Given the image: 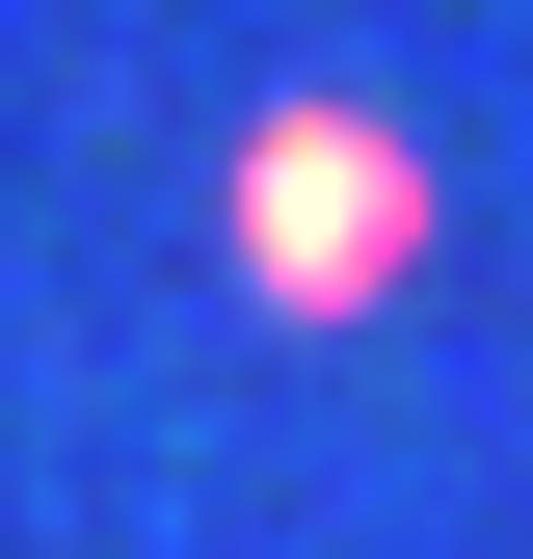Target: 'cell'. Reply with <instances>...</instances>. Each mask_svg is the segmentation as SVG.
I'll use <instances>...</instances> for the list:
<instances>
[{"label": "cell", "mask_w": 533, "mask_h": 559, "mask_svg": "<svg viewBox=\"0 0 533 559\" xmlns=\"http://www.w3.org/2000/svg\"><path fill=\"white\" fill-rule=\"evenodd\" d=\"M266 240H347V294H374V240H400V160H374V133H320V160H266Z\"/></svg>", "instance_id": "1"}]
</instances>
